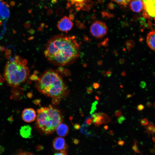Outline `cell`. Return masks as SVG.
<instances>
[{
  "mask_svg": "<svg viewBox=\"0 0 155 155\" xmlns=\"http://www.w3.org/2000/svg\"><path fill=\"white\" fill-rule=\"evenodd\" d=\"M80 51V44L74 36L59 34L48 41L44 54L50 63L61 66L73 63L78 57Z\"/></svg>",
  "mask_w": 155,
  "mask_h": 155,
  "instance_id": "1",
  "label": "cell"
},
{
  "mask_svg": "<svg viewBox=\"0 0 155 155\" xmlns=\"http://www.w3.org/2000/svg\"><path fill=\"white\" fill-rule=\"evenodd\" d=\"M36 81L35 86L40 93L53 98L60 99L67 90L61 76L53 70L46 71Z\"/></svg>",
  "mask_w": 155,
  "mask_h": 155,
  "instance_id": "2",
  "label": "cell"
},
{
  "mask_svg": "<svg viewBox=\"0 0 155 155\" xmlns=\"http://www.w3.org/2000/svg\"><path fill=\"white\" fill-rule=\"evenodd\" d=\"M29 75L27 61L20 56H16L6 63L3 78L7 84L16 88L25 82Z\"/></svg>",
  "mask_w": 155,
  "mask_h": 155,
  "instance_id": "3",
  "label": "cell"
},
{
  "mask_svg": "<svg viewBox=\"0 0 155 155\" xmlns=\"http://www.w3.org/2000/svg\"><path fill=\"white\" fill-rule=\"evenodd\" d=\"M37 113V126L45 133H52L62 121L60 111L51 105L41 107Z\"/></svg>",
  "mask_w": 155,
  "mask_h": 155,
  "instance_id": "4",
  "label": "cell"
},
{
  "mask_svg": "<svg viewBox=\"0 0 155 155\" xmlns=\"http://www.w3.org/2000/svg\"><path fill=\"white\" fill-rule=\"evenodd\" d=\"M108 27L106 24L100 21H97L93 23L90 28L91 34L96 38L104 37L107 34Z\"/></svg>",
  "mask_w": 155,
  "mask_h": 155,
  "instance_id": "5",
  "label": "cell"
},
{
  "mask_svg": "<svg viewBox=\"0 0 155 155\" xmlns=\"http://www.w3.org/2000/svg\"><path fill=\"white\" fill-rule=\"evenodd\" d=\"M92 122L96 125H99L110 122L111 119L106 115L103 113H95L91 116Z\"/></svg>",
  "mask_w": 155,
  "mask_h": 155,
  "instance_id": "6",
  "label": "cell"
},
{
  "mask_svg": "<svg viewBox=\"0 0 155 155\" xmlns=\"http://www.w3.org/2000/svg\"><path fill=\"white\" fill-rule=\"evenodd\" d=\"M73 25L71 20L68 17L65 16L58 22L57 26L61 31L67 32L72 28Z\"/></svg>",
  "mask_w": 155,
  "mask_h": 155,
  "instance_id": "7",
  "label": "cell"
},
{
  "mask_svg": "<svg viewBox=\"0 0 155 155\" xmlns=\"http://www.w3.org/2000/svg\"><path fill=\"white\" fill-rule=\"evenodd\" d=\"M36 117V113L35 111L31 108L25 109L22 111V119L27 123H30L34 121Z\"/></svg>",
  "mask_w": 155,
  "mask_h": 155,
  "instance_id": "8",
  "label": "cell"
},
{
  "mask_svg": "<svg viewBox=\"0 0 155 155\" xmlns=\"http://www.w3.org/2000/svg\"><path fill=\"white\" fill-rule=\"evenodd\" d=\"M144 6V9L150 17H155V0H142Z\"/></svg>",
  "mask_w": 155,
  "mask_h": 155,
  "instance_id": "9",
  "label": "cell"
},
{
  "mask_svg": "<svg viewBox=\"0 0 155 155\" xmlns=\"http://www.w3.org/2000/svg\"><path fill=\"white\" fill-rule=\"evenodd\" d=\"M53 146L55 149L60 151H65L67 148L65 140L61 137L54 139L53 142Z\"/></svg>",
  "mask_w": 155,
  "mask_h": 155,
  "instance_id": "10",
  "label": "cell"
},
{
  "mask_svg": "<svg viewBox=\"0 0 155 155\" xmlns=\"http://www.w3.org/2000/svg\"><path fill=\"white\" fill-rule=\"evenodd\" d=\"M130 1V7L133 12L140 13L144 9V5L142 0H131Z\"/></svg>",
  "mask_w": 155,
  "mask_h": 155,
  "instance_id": "11",
  "label": "cell"
},
{
  "mask_svg": "<svg viewBox=\"0 0 155 155\" xmlns=\"http://www.w3.org/2000/svg\"><path fill=\"white\" fill-rule=\"evenodd\" d=\"M9 15L8 5L3 0H0V16L3 18H6Z\"/></svg>",
  "mask_w": 155,
  "mask_h": 155,
  "instance_id": "12",
  "label": "cell"
},
{
  "mask_svg": "<svg viewBox=\"0 0 155 155\" xmlns=\"http://www.w3.org/2000/svg\"><path fill=\"white\" fill-rule=\"evenodd\" d=\"M57 134L60 137H64L68 133L69 128L68 126L64 123H61L56 129Z\"/></svg>",
  "mask_w": 155,
  "mask_h": 155,
  "instance_id": "13",
  "label": "cell"
},
{
  "mask_svg": "<svg viewBox=\"0 0 155 155\" xmlns=\"http://www.w3.org/2000/svg\"><path fill=\"white\" fill-rule=\"evenodd\" d=\"M155 36L154 30L150 31L147 34L146 42L148 46L152 50H155Z\"/></svg>",
  "mask_w": 155,
  "mask_h": 155,
  "instance_id": "14",
  "label": "cell"
},
{
  "mask_svg": "<svg viewBox=\"0 0 155 155\" xmlns=\"http://www.w3.org/2000/svg\"><path fill=\"white\" fill-rule=\"evenodd\" d=\"M21 135L24 138H27L31 134V128L28 125H25L22 126L20 130Z\"/></svg>",
  "mask_w": 155,
  "mask_h": 155,
  "instance_id": "15",
  "label": "cell"
},
{
  "mask_svg": "<svg viewBox=\"0 0 155 155\" xmlns=\"http://www.w3.org/2000/svg\"><path fill=\"white\" fill-rule=\"evenodd\" d=\"M72 4H74L78 9L83 7L87 0H68Z\"/></svg>",
  "mask_w": 155,
  "mask_h": 155,
  "instance_id": "16",
  "label": "cell"
},
{
  "mask_svg": "<svg viewBox=\"0 0 155 155\" xmlns=\"http://www.w3.org/2000/svg\"><path fill=\"white\" fill-rule=\"evenodd\" d=\"M146 128V132L149 134H152L154 133L155 131V127L154 125H153V124H151V123H149L148 125Z\"/></svg>",
  "mask_w": 155,
  "mask_h": 155,
  "instance_id": "17",
  "label": "cell"
},
{
  "mask_svg": "<svg viewBox=\"0 0 155 155\" xmlns=\"http://www.w3.org/2000/svg\"><path fill=\"white\" fill-rule=\"evenodd\" d=\"M119 4L125 6L127 5L131 0H111Z\"/></svg>",
  "mask_w": 155,
  "mask_h": 155,
  "instance_id": "18",
  "label": "cell"
},
{
  "mask_svg": "<svg viewBox=\"0 0 155 155\" xmlns=\"http://www.w3.org/2000/svg\"><path fill=\"white\" fill-rule=\"evenodd\" d=\"M134 143L135 144L132 147V150L135 152L137 153L142 154L138 149L137 146V141H135Z\"/></svg>",
  "mask_w": 155,
  "mask_h": 155,
  "instance_id": "19",
  "label": "cell"
},
{
  "mask_svg": "<svg viewBox=\"0 0 155 155\" xmlns=\"http://www.w3.org/2000/svg\"><path fill=\"white\" fill-rule=\"evenodd\" d=\"M140 123L141 125L143 126H146L149 123L148 119L145 118L142 119L140 121Z\"/></svg>",
  "mask_w": 155,
  "mask_h": 155,
  "instance_id": "20",
  "label": "cell"
},
{
  "mask_svg": "<svg viewBox=\"0 0 155 155\" xmlns=\"http://www.w3.org/2000/svg\"><path fill=\"white\" fill-rule=\"evenodd\" d=\"M125 120L126 118L124 116H121L118 118L117 121L119 123L121 124Z\"/></svg>",
  "mask_w": 155,
  "mask_h": 155,
  "instance_id": "21",
  "label": "cell"
},
{
  "mask_svg": "<svg viewBox=\"0 0 155 155\" xmlns=\"http://www.w3.org/2000/svg\"><path fill=\"white\" fill-rule=\"evenodd\" d=\"M97 103L98 102L97 101H95L93 103L92 107L91 110L90 112V113L91 114L96 109V106L97 104Z\"/></svg>",
  "mask_w": 155,
  "mask_h": 155,
  "instance_id": "22",
  "label": "cell"
},
{
  "mask_svg": "<svg viewBox=\"0 0 155 155\" xmlns=\"http://www.w3.org/2000/svg\"><path fill=\"white\" fill-rule=\"evenodd\" d=\"M146 86V82L145 81H142L140 82L139 84V86L142 89H144L145 88Z\"/></svg>",
  "mask_w": 155,
  "mask_h": 155,
  "instance_id": "23",
  "label": "cell"
},
{
  "mask_svg": "<svg viewBox=\"0 0 155 155\" xmlns=\"http://www.w3.org/2000/svg\"><path fill=\"white\" fill-rule=\"evenodd\" d=\"M60 99L57 98H53L52 100V103L54 104H57L60 102Z\"/></svg>",
  "mask_w": 155,
  "mask_h": 155,
  "instance_id": "24",
  "label": "cell"
},
{
  "mask_svg": "<svg viewBox=\"0 0 155 155\" xmlns=\"http://www.w3.org/2000/svg\"><path fill=\"white\" fill-rule=\"evenodd\" d=\"M137 108L138 111H142L144 109V106L143 104H140L137 105Z\"/></svg>",
  "mask_w": 155,
  "mask_h": 155,
  "instance_id": "25",
  "label": "cell"
},
{
  "mask_svg": "<svg viewBox=\"0 0 155 155\" xmlns=\"http://www.w3.org/2000/svg\"><path fill=\"white\" fill-rule=\"evenodd\" d=\"M16 155H35L33 154L27 152H22Z\"/></svg>",
  "mask_w": 155,
  "mask_h": 155,
  "instance_id": "26",
  "label": "cell"
},
{
  "mask_svg": "<svg viewBox=\"0 0 155 155\" xmlns=\"http://www.w3.org/2000/svg\"><path fill=\"white\" fill-rule=\"evenodd\" d=\"M115 116L117 117H119L121 116L122 113L121 111L117 110L115 111Z\"/></svg>",
  "mask_w": 155,
  "mask_h": 155,
  "instance_id": "27",
  "label": "cell"
},
{
  "mask_svg": "<svg viewBox=\"0 0 155 155\" xmlns=\"http://www.w3.org/2000/svg\"><path fill=\"white\" fill-rule=\"evenodd\" d=\"M86 122L88 125H90L92 123V121L91 117H88L86 119Z\"/></svg>",
  "mask_w": 155,
  "mask_h": 155,
  "instance_id": "28",
  "label": "cell"
},
{
  "mask_svg": "<svg viewBox=\"0 0 155 155\" xmlns=\"http://www.w3.org/2000/svg\"><path fill=\"white\" fill-rule=\"evenodd\" d=\"M38 77L36 75H32L30 77L31 80L36 81L38 80Z\"/></svg>",
  "mask_w": 155,
  "mask_h": 155,
  "instance_id": "29",
  "label": "cell"
},
{
  "mask_svg": "<svg viewBox=\"0 0 155 155\" xmlns=\"http://www.w3.org/2000/svg\"><path fill=\"white\" fill-rule=\"evenodd\" d=\"M100 86V84L97 82H94L93 84V87L95 89L98 88Z\"/></svg>",
  "mask_w": 155,
  "mask_h": 155,
  "instance_id": "30",
  "label": "cell"
},
{
  "mask_svg": "<svg viewBox=\"0 0 155 155\" xmlns=\"http://www.w3.org/2000/svg\"><path fill=\"white\" fill-rule=\"evenodd\" d=\"M54 155H67L65 151H60L59 152L56 153Z\"/></svg>",
  "mask_w": 155,
  "mask_h": 155,
  "instance_id": "31",
  "label": "cell"
},
{
  "mask_svg": "<svg viewBox=\"0 0 155 155\" xmlns=\"http://www.w3.org/2000/svg\"><path fill=\"white\" fill-rule=\"evenodd\" d=\"M87 92L88 94H91L93 92V89L91 87L88 88L87 89Z\"/></svg>",
  "mask_w": 155,
  "mask_h": 155,
  "instance_id": "32",
  "label": "cell"
},
{
  "mask_svg": "<svg viewBox=\"0 0 155 155\" xmlns=\"http://www.w3.org/2000/svg\"><path fill=\"white\" fill-rule=\"evenodd\" d=\"M5 81V80L4 78L2 77L0 73V83H3Z\"/></svg>",
  "mask_w": 155,
  "mask_h": 155,
  "instance_id": "33",
  "label": "cell"
},
{
  "mask_svg": "<svg viewBox=\"0 0 155 155\" xmlns=\"http://www.w3.org/2000/svg\"><path fill=\"white\" fill-rule=\"evenodd\" d=\"M146 106L148 107H150L152 106V104L150 102H147L146 103Z\"/></svg>",
  "mask_w": 155,
  "mask_h": 155,
  "instance_id": "34",
  "label": "cell"
},
{
  "mask_svg": "<svg viewBox=\"0 0 155 155\" xmlns=\"http://www.w3.org/2000/svg\"><path fill=\"white\" fill-rule=\"evenodd\" d=\"M124 141L121 140H120L118 142V144L122 146L124 144Z\"/></svg>",
  "mask_w": 155,
  "mask_h": 155,
  "instance_id": "35",
  "label": "cell"
},
{
  "mask_svg": "<svg viewBox=\"0 0 155 155\" xmlns=\"http://www.w3.org/2000/svg\"><path fill=\"white\" fill-rule=\"evenodd\" d=\"M40 102V100L38 99L36 100H35V101L34 102V103L36 104H39Z\"/></svg>",
  "mask_w": 155,
  "mask_h": 155,
  "instance_id": "36",
  "label": "cell"
},
{
  "mask_svg": "<svg viewBox=\"0 0 155 155\" xmlns=\"http://www.w3.org/2000/svg\"><path fill=\"white\" fill-rule=\"evenodd\" d=\"M107 75L108 77H109L111 75V73L110 71H108L107 72Z\"/></svg>",
  "mask_w": 155,
  "mask_h": 155,
  "instance_id": "37",
  "label": "cell"
},
{
  "mask_svg": "<svg viewBox=\"0 0 155 155\" xmlns=\"http://www.w3.org/2000/svg\"><path fill=\"white\" fill-rule=\"evenodd\" d=\"M132 95L130 94H128L126 96L127 98H129L132 97Z\"/></svg>",
  "mask_w": 155,
  "mask_h": 155,
  "instance_id": "38",
  "label": "cell"
},
{
  "mask_svg": "<svg viewBox=\"0 0 155 155\" xmlns=\"http://www.w3.org/2000/svg\"><path fill=\"white\" fill-rule=\"evenodd\" d=\"M97 93L98 95H100L101 94V92L100 91H98L97 92Z\"/></svg>",
  "mask_w": 155,
  "mask_h": 155,
  "instance_id": "39",
  "label": "cell"
},
{
  "mask_svg": "<svg viewBox=\"0 0 155 155\" xmlns=\"http://www.w3.org/2000/svg\"><path fill=\"white\" fill-rule=\"evenodd\" d=\"M75 128H77L79 127V126L78 124H76L75 125Z\"/></svg>",
  "mask_w": 155,
  "mask_h": 155,
  "instance_id": "40",
  "label": "cell"
},
{
  "mask_svg": "<svg viewBox=\"0 0 155 155\" xmlns=\"http://www.w3.org/2000/svg\"><path fill=\"white\" fill-rule=\"evenodd\" d=\"M102 74L104 76H106V72L104 71L102 72Z\"/></svg>",
  "mask_w": 155,
  "mask_h": 155,
  "instance_id": "41",
  "label": "cell"
},
{
  "mask_svg": "<svg viewBox=\"0 0 155 155\" xmlns=\"http://www.w3.org/2000/svg\"><path fill=\"white\" fill-rule=\"evenodd\" d=\"M104 128L106 130H107L108 128V126L107 125H105L104 126Z\"/></svg>",
  "mask_w": 155,
  "mask_h": 155,
  "instance_id": "42",
  "label": "cell"
},
{
  "mask_svg": "<svg viewBox=\"0 0 155 155\" xmlns=\"http://www.w3.org/2000/svg\"><path fill=\"white\" fill-rule=\"evenodd\" d=\"M95 98L97 100H99V98L98 96H96Z\"/></svg>",
  "mask_w": 155,
  "mask_h": 155,
  "instance_id": "43",
  "label": "cell"
},
{
  "mask_svg": "<svg viewBox=\"0 0 155 155\" xmlns=\"http://www.w3.org/2000/svg\"><path fill=\"white\" fill-rule=\"evenodd\" d=\"M154 107L155 108V102L154 104Z\"/></svg>",
  "mask_w": 155,
  "mask_h": 155,
  "instance_id": "44",
  "label": "cell"
}]
</instances>
